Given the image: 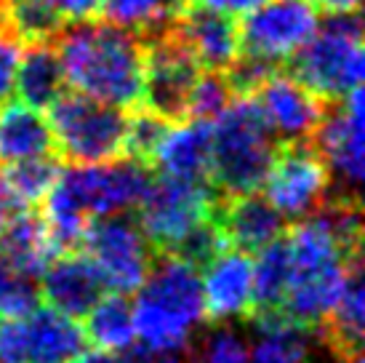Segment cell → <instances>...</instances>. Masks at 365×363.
<instances>
[{
  "label": "cell",
  "instance_id": "obj_29",
  "mask_svg": "<svg viewBox=\"0 0 365 363\" xmlns=\"http://www.w3.org/2000/svg\"><path fill=\"white\" fill-rule=\"evenodd\" d=\"M251 347L230 323H216L192 347V363H248Z\"/></svg>",
  "mask_w": 365,
  "mask_h": 363
},
{
  "label": "cell",
  "instance_id": "obj_30",
  "mask_svg": "<svg viewBox=\"0 0 365 363\" xmlns=\"http://www.w3.org/2000/svg\"><path fill=\"white\" fill-rule=\"evenodd\" d=\"M171 123L163 121L160 115H155L147 107H133L128 112V131H125V155H131L136 161H142L150 166L155 155V147L160 144L163 134ZM153 169V166H150Z\"/></svg>",
  "mask_w": 365,
  "mask_h": 363
},
{
  "label": "cell",
  "instance_id": "obj_20",
  "mask_svg": "<svg viewBox=\"0 0 365 363\" xmlns=\"http://www.w3.org/2000/svg\"><path fill=\"white\" fill-rule=\"evenodd\" d=\"M53 257H56V249L48 238L43 217L30 209L16 212L0 227V259L19 275L38 281Z\"/></svg>",
  "mask_w": 365,
  "mask_h": 363
},
{
  "label": "cell",
  "instance_id": "obj_34",
  "mask_svg": "<svg viewBox=\"0 0 365 363\" xmlns=\"http://www.w3.org/2000/svg\"><path fill=\"white\" fill-rule=\"evenodd\" d=\"M192 3L213 11H222V14H230V16H237V14L254 11L256 6H262L264 0H192Z\"/></svg>",
  "mask_w": 365,
  "mask_h": 363
},
{
  "label": "cell",
  "instance_id": "obj_21",
  "mask_svg": "<svg viewBox=\"0 0 365 363\" xmlns=\"http://www.w3.org/2000/svg\"><path fill=\"white\" fill-rule=\"evenodd\" d=\"M64 70L53 41H24L16 67V96L21 104L46 112L64 94Z\"/></svg>",
  "mask_w": 365,
  "mask_h": 363
},
{
  "label": "cell",
  "instance_id": "obj_18",
  "mask_svg": "<svg viewBox=\"0 0 365 363\" xmlns=\"http://www.w3.org/2000/svg\"><path fill=\"white\" fill-rule=\"evenodd\" d=\"M314 337L328 347V353L341 363H363L365 342V289L363 259L352 264L349 278L334 307L317 323Z\"/></svg>",
  "mask_w": 365,
  "mask_h": 363
},
{
  "label": "cell",
  "instance_id": "obj_19",
  "mask_svg": "<svg viewBox=\"0 0 365 363\" xmlns=\"http://www.w3.org/2000/svg\"><path fill=\"white\" fill-rule=\"evenodd\" d=\"M150 166L163 176L211 184V123L182 121L168 126Z\"/></svg>",
  "mask_w": 365,
  "mask_h": 363
},
{
  "label": "cell",
  "instance_id": "obj_27",
  "mask_svg": "<svg viewBox=\"0 0 365 363\" xmlns=\"http://www.w3.org/2000/svg\"><path fill=\"white\" fill-rule=\"evenodd\" d=\"M288 249H285V232L256 252L254 262V315L256 313H277L288 286Z\"/></svg>",
  "mask_w": 365,
  "mask_h": 363
},
{
  "label": "cell",
  "instance_id": "obj_37",
  "mask_svg": "<svg viewBox=\"0 0 365 363\" xmlns=\"http://www.w3.org/2000/svg\"><path fill=\"white\" fill-rule=\"evenodd\" d=\"M16 212H24V209H19L16 203H14V198L9 195V190H6V184H3V179H0V227L9 222L11 217Z\"/></svg>",
  "mask_w": 365,
  "mask_h": 363
},
{
  "label": "cell",
  "instance_id": "obj_33",
  "mask_svg": "<svg viewBox=\"0 0 365 363\" xmlns=\"http://www.w3.org/2000/svg\"><path fill=\"white\" fill-rule=\"evenodd\" d=\"M118 363H187L179 353H150V350H128L118 355Z\"/></svg>",
  "mask_w": 365,
  "mask_h": 363
},
{
  "label": "cell",
  "instance_id": "obj_11",
  "mask_svg": "<svg viewBox=\"0 0 365 363\" xmlns=\"http://www.w3.org/2000/svg\"><path fill=\"white\" fill-rule=\"evenodd\" d=\"M262 187L285 222H299L328 198L331 174L309 141L280 144Z\"/></svg>",
  "mask_w": 365,
  "mask_h": 363
},
{
  "label": "cell",
  "instance_id": "obj_28",
  "mask_svg": "<svg viewBox=\"0 0 365 363\" xmlns=\"http://www.w3.org/2000/svg\"><path fill=\"white\" fill-rule=\"evenodd\" d=\"M235 99L230 83L224 78V72L203 70L197 75V81L190 94V104H187V121H208L213 123L222 115L230 101Z\"/></svg>",
  "mask_w": 365,
  "mask_h": 363
},
{
  "label": "cell",
  "instance_id": "obj_35",
  "mask_svg": "<svg viewBox=\"0 0 365 363\" xmlns=\"http://www.w3.org/2000/svg\"><path fill=\"white\" fill-rule=\"evenodd\" d=\"M317 11L325 14H349V11H360V0H309Z\"/></svg>",
  "mask_w": 365,
  "mask_h": 363
},
{
  "label": "cell",
  "instance_id": "obj_12",
  "mask_svg": "<svg viewBox=\"0 0 365 363\" xmlns=\"http://www.w3.org/2000/svg\"><path fill=\"white\" fill-rule=\"evenodd\" d=\"M317 21V9L309 0H264L237 21L240 51L283 67L309 41Z\"/></svg>",
  "mask_w": 365,
  "mask_h": 363
},
{
  "label": "cell",
  "instance_id": "obj_3",
  "mask_svg": "<svg viewBox=\"0 0 365 363\" xmlns=\"http://www.w3.org/2000/svg\"><path fill=\"white\" fill-rule=\"evenodd\" d=\"M277 139L251 96H235L211 123V184L222 198L262 190Z\"/></svg>",
  "mask_w": 365,
  "mask_h": 363
},
{
  "label": "cell",
  "instance_id": "obj_4",
  "mask_svg": "<svg viewBox=\"0 0 365 363\" xmlns=\"http://www.w3.org/2000/svg\"><path fill=\"white\" fill-rule=\"evenodd\" d=\"M283 70L317 99L339 101L363 86V19L360 11L328 14L309 41L285 59Z\"/></svg>",
  "mask_w": 365,
  "mask_h": 363
},
{
  "label": "cell",
  "instance_id": "obj_14",
  "mask_svg": "<svg viewBox=\"0 0 365 363\" xmlns=\"http://www.w3.org/2000/svg\"><path fill=\"white\" fill-rule=\"evenodd\" d=\"M203 304L211 323L254 318V259L251 254L224 246L203 264Z\"/></svg>",
  "mask_w": 365,
  "mask_h": 363
},
{
  "label": "cell",
  "instance_id": "obj_31",
  "mask_svg": "<svg viewBox=\"0 0 365 363\" xmlns=\"http://www.w3.org/2000/svg\"><path fill=\"white\" fill-rule=\"evenodd\" d=\"M21 41L9 24L0 27V107L16 96V67L21 56Z\"/></svg>",
  "mask_w": 365,
  "mask_h": 363
},
{
  "label": "cell",
  "instance_id": "obj_32",
  "mask_svg": "<svg viewBox=\"0 0 365 363\" xmlns=\"http://www.w3.org/2000/svg\"><path fill=\"white\" fill-rule=\"evenodd\" d=\"M43 6L46 11H51L53 16H59L64 24L78 19H88L93 14H99V0H32Z\"/></svg>",
  "mask_w": 365,
  "mask_h": 363
},
{
  "label": "cell",
  "instance_id": "obj_25",
  "mask_svg": "<svg viewBox=\"0 0 365 363\" xmlns=\"http://www.w3.org/2000/svg\"><path fill=\"white\" fill-rule=\"evenodd\" d=\"M83 321H86L83 334H86V342H91V347L107 350L112 355H123L136 344L133 310L123 294L102 297Z\"/></svg>",
  "mask_w": 365,
  "mask_h": 363
},
{
  "label": "cell",
  "instance_id": "obj_36",
  "mask_svg": "<svg viewBox=\"0 0 365 363\" xmlns=\"http://www.w3.org/2000/svg\"><path fill=\"white\" fill-rule=\"evenodd\" d=\"M72 363H118V355L99 350V347H83V353Z\"/></svg>",
  "mask_w": 365,
  "mask_h": 363
},
{
  "label": "cell",
  "instance_id": "obj_22",
  "mask_svg": "<svg viewBox=\"0 0 365 363\" xmlns=\"http://www.w3.org/2000/svg\"><path fill=\"white\" fill-rule=\"evenodd\" d=\"M56 152L51 126L41 110L21 101H6L0 107V163H16Z\"/></svg>",
  "mask_w": 365,
  "mask_h": 363
},
{
  "label": "cell",
  "instance_id": "obj_5",
  "mask_svg": "<svg viewBox=\"0 0 365 363\" xmlns=\"http://www.w3.org/2000/svg\"><path fill=\"white\" fill-rule=\"evenodd\" d=\"M128 112L83 94H61L48 107L53 147L61 161L107 163L125 155Z\"/></svg>",
  "mask_w": 365,
  "mask_h": 363
},
{
  "label": "cell",
  "instance_id": "obj_15",
  "mask_svg": "<svg viewBox=\"0 0 365 363\" xmlns=\"http://www.w3.org/2000/svg\"><path fill=\"white\" fill-rule=\"evenodd\" d=\"M173 30L192 51L200 70L227 72L240 56V30L230 14L190 3L173 21Z\"/></svg>",
  "mask_w": 365,
  "mask_h": 363
},
{
  "label": "cell",
  "instance_id": "obj_17",
  "mask_svg": "<svg viewBox=\"0 0 365 363\" xmlns=\"http://www.w3.org/2000/svg\"><path fill=\"white\" fill-rule=\"evenodd\" d=\"M213 217L224 235V243L245 254L262 252L288 227V222L272 209V203L259 192L219 198Z\"/></svg>",
  "mask_w": 365,
  "mask_h": 363
},
{
  "label": "cell",
  "instance_id": "obj_7",
  "mask_svg": "<svg viewBox=\"0 0 365 363\" xmlns=\"http://www.w3.org/2000/svg\"><path fill=\"white\" fill-rule=\"evenodd\" d=\"M81 249L96 267L104 289L123 297L139 292L155 262L153 246L131 212L91 219Z\"/></svg>",
  "mask_w": 365,
  "mask_h": 363
},
{
  "label": "cell",
  "instance_id": "obj_39",
  "mask_svg": "<svg viewBox=\"0 0 365 363\" xmlns=\"http://www.w3.org/2000/svg\"><path fill=\"white\" fill-rule=\"evenodd\" d=\"M334 363H341V361H334Z\"/></svg>",
  "mask_w": 365,
  "mask_h": 363
},
{
  "label": "cell",
  "instance_id": "obj_8",
  "mask_svg": "<svg viewBox=\"0 0 365 363\" xmlns=\"http://www.w3.org/2000/svg\"><path fill=\"white\" fill-rule=\"evenodd\" d=\"M86 344L81 323L48 304L0 318V363H72Z\"/></svg>",
  "mask_w": 365,
  "mask_h": 363
},
{
  "label": "cell",
  "instance_id": "obj_13",
  "mask_svg": "<svg viewBox=\"0 0 365 363\" xmlns=\"http://www.w3.org/2000/svg\"><path fill=\"white\" fill-rule=\"evenodd\" d=\"M256 107L267 121L277 144L309 141L323 121L331 101L317 99L312 91L291 78L285 70L272 72L259 89L251 94Z\"/></svg>",
  "mask_w": 365,
  "mask_h": 363
},
{
  "label": "cell",
  "instance_id": "obj_6",
  "mask_svg": "<svg viewBox=\"0 0 365 363\" xmlns=\"http://www.w3.org/2000/svg\"><path fill=\"white\" fill-rule=\"evenodd\" d=\"M219 198L222 195L213 190V184L158 174L136 209V222L155 254H173L197 224L211 219Z\"/></svg>",
  "mask_w": 365,
  "mask_h": 363
},
{
  "label": "cell",
  "instance_id": "obj_24",
  "mask_svg": "<svg viewBox=\"0 0 365 363\" xmlns=\"http://www.w3.org/2000/svg\"><path fill=\"white\" fill-rule=\"evenodd\" d=\"M192 0H99V14L104 21L150 41L179 19Z\"/></svg>",
  "mask_w": 365,
  "mask_h": 363
},
{
  "label": "cell",
  "instance_id": "obj_2",
  "mask_svg": "<svg viewBox=\"0 0 365 363\" xmlns=\"http://www.w3.org/2000/svg\"><path fill=\"white\" fill-rule=\"evenodd\" d=\"M133 334L142 350L184 353L205 321L200 272L173 254H155L150 275L136 292Z\"/></svg>",
  "mask_w": 365,
  "mask_h": 363
},
{
  "label": "cell",
  "instance_id": "obj_16",
  "mask_svg": "<svg viewBox=\"0 0 365 363\" xmlns=\"http://www.w3.org/2000/svg\"><path fill=\"white\" fill-rule=\"evenodd\" d=\"M41 297L48 307L81 321L104 297V283L88 257L75 252L56 254L41 272Z\"/></svg>",
  "mask_w": 365,
  "mask_h": 363
},
{
  "label": "cell",
  "instance_id": "obj_10",
  "mask_svg": "<svg viewBox=\"0 0 365 363\" xmlns=\"http://www.w3.org/2000/svg\"><path fill=\"white\" fill-rule=\"evenodd\" d=\"M192 51L176 35L173 24L165 32L144 41V86L142 107L168 123L187 121V104L200 75Z\"/></svg>",
  "mask_w": 365,
  "mask_h": 363
},
{
  "label": "cell",
  "instance_id": "obj_1",
  "mask_svg": "<svg viewBox=\"0 0 365 363\" xmlns=\"http://www.w3.org/2000/svg\"><path fill=\"white\" fill-rule=\"evenodd\" d=\"M64 81L104 104L133 110L142 104L144 41L118 24L78 19L53 35Z\"/></svg>",
  "mask_w": 365,
  "mask_h": 363
},
{
  "label": "cell",
  "instance_id": "obj_23",
  "mask_svg": "<svg viewBox=\"0 0 365 363\" xmlns=\"http://www.w3.org/2000/svg\"><path fill=\"white\" fill-rule=\"evenodd\" d=\"M256 344L248 363H307L312 353L314 332L285 318L283 313H256Z\"/></svg>",
  "mask_w": 365,
  "mask_h": 363
},
{
  "label": "cell",
  "instance_id": "obj_26",
  "mask_svg": "<svg viewBox=\"0 0 365 363\" xmlns=\"http://www.w3.org/2000/svg\"><path fill=\"white\" fill-rule=\"evenodd\" d=\"M61 169H64V161L56 152H51V155H41V158L3 163L0 179L19 209H35V206H41L46 192L53 187Z\"/></svg>",
  "mask_w": 365,
  "mask_h": 363
},
{
  "label": "cell",
  "instance_id": "obj_38",
  "mask_svg": "<svg viewBox=\"0 0 365 363\" xmlns=\"http://www.w3.org/2000/svg\"><path fill=\"white\" fill-rule=\"evenodd\" d=\"M3 24H9V21H6V11H3V3H0V27Z\"/></svg>",
  "mask_w": 365,
  "mask_h": 363
},
{
  "label": "cell",
  "instance_id": "obj_9",
  "mask_svg": "<svg viewBox=\"0 0 365 363\" xmlns=\"http://www.w3.org/2000/svg\"><path fill=\"white\" fill-rule=\"evenodd\" d=\"M363 89L357 86L344 99L331 101L309 144L331 174V192L360 198L365 174L363 144Z\"/></svg>",
  "mask_w": 365,
  "mask_h": 363
}]
</instances>
